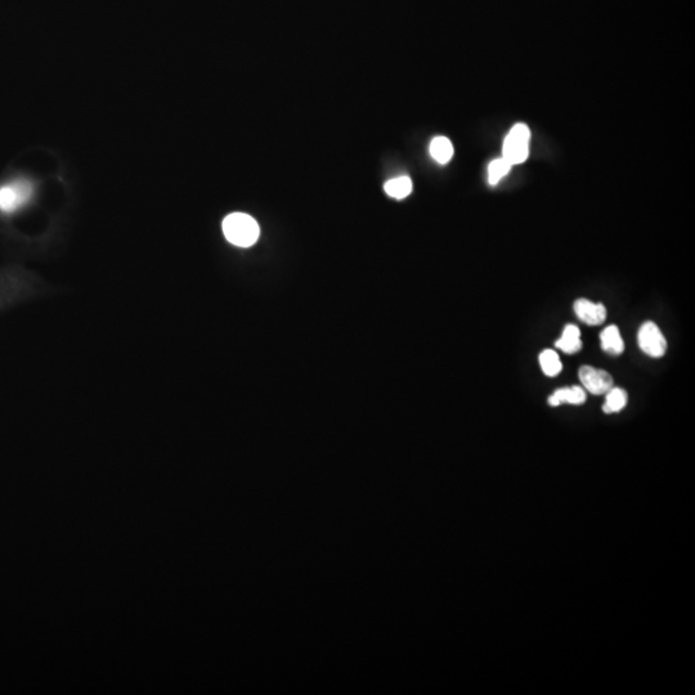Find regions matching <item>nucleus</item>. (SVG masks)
<instances>
[{"instance_id": "nucleus-1", "label": "nucleus", "mask_w": 695, "mask_h": 695, "mask_svg": "<svg viewBox=\"0 0 695 695\" xmlns=\"http://www.w3.org/2000/svg\"><path fill=\"white\" fill-rule=\"evenodd\" d=\"M223 233L232 245L250 247L258 241L261 229L253 216L233 213L223 221Z\"/></svg>"}, {"instance_id": "nucleus-2", "label": "nucleus", "mask_w": 695, "mask_h": 695, "mask_svg": "<svg viewBox=\"0 0 695 695\" xmlns=\"http://www.w3.org/2000/svg\"><path fill=\"white\" fill-rule=\"evenodd\" d=\"M530 132L525 124H516L504 142V158L511 165L521 164L530 153Z\"/></svg>"}, {"instance_id": "nucleus-3", "label": "nucleus", "mask_w": 695, "mask_h": 695, "mask_svg": "<svg viewBox=\"0 0 695 695\" xmlns=\"http://www.w3.org/2000/svg\"><path fill=\"white\" fill-rule=\"evenodd\" d=\"M32 184L25 179H17L0 187V210L11 214L27 204L32 196Z\"/></svg>"}, {"instance_id": "nucleus-4", "label": "nucleus", "mask_w": 695, "mask_h": 695, "mask_svg": "<svg viewBox=\"0 0 695 695\" xmlns=\"http://www.w3.org/2000/svg\"><path fill=\"white\" fill-rule=\"evenodd\" d=\"M638 341L641 350L649 357L661 358L667 350V341L663 332L654 322H645L641 324L638 333Z\"/></svg>"}, {"instance_id": "nucleus-5", "label": "nucleus", "mask_w": 695, "mask_h": 695, "mask_svg": "<svg viewBox=\"0 0 695 695\" xmlns=\"http://www.w3.org/2000/svg\"><path fill=\"white\" fill-rule=\"evenodd\" d=\"M579 380L586 390L593 395L605 394L610 387H613V379L610 373L591 366L581 367Z\"/></svg>"}, {"instance_id": "nucleus-6", "label": "nucleus", "mask_w": 695, "mask_h": 695, "mask_svg": "<svg viewBox=\"0 0 695 695\" xmlns=\"http://www.w3.org/2000/svg\"><path fill=\"white\" fill-rule=\"evenodd\" d=\"M577 317L589 326H599L607 318V309L603 304L593 303L587 299H578L574 303Z\"/></svg>"}, {"instance_id": "nucleus-7", "label": "nucleus", "mask_w": 695, "mask_h": 695, "mask_svg": "<svg viewBox=\"0 0 695 695\" xmlns=\"http://www.w3.org/2000/svg\"><path fill=\"white\" fill-rule=\"evenodd\" d=\"M585 402V389L581 387H561L555 390L553 394L549 397V404L553 407H558L563 403L584 404Z\"/></svg>"}, {"instance_id": "nucleus-8", "label": "nucleus", "mask_w": 695, "mask_h": 695, "mask_svg": "<svg viewBox=\"0 0 695 695\" xmlns=\"http://www.w3.org/2000/svg\"><path fill=\"white\" fill-rule=\"evenodd\" d=\"M600 341L603 350L610 356H621L624 353V339L619 329L614 324L604 329V331L601 332Z\"/></svg>"}, {"instance_id": "nucleus-9", "label": "nucleus", "mask_w": 695, "mask_h": 695, "mask_svg": "<svg viewBox=\"0 0 695 695\" xmlns=\"http://www.w3.org/2000/svg\"><path fill=\"white\" fill-rule=\"evenodd\" d=\"M555 345L567 355L578 353L582 348L579 329L577 327L576 324L565 326L564 331L561 333L560 339L555 343Z\"/></svg>"}, {"instance_id": "nucleus-10", "label": "nucleus", "mask_w": 695, "mask_h": 695, "mask_svg": "<svg viewBox=\"0 0 695 695\" xmlns=\"http://www.w3.org/2000/svg\"><path fill=\"white\" fill-rule=\"evenodd\" d=\"M605 402L603 406V411L605 413H617L622 411L627 404V393L621 387H610L605 393Z\"/></svg>"}, {"instance_id": "nucleus-11", "label": "nucleus", "mask_w": 695, "mask_h": 695, "mask_svg": "<svg viewBox=\"0 0 695 695\" xmlns=\"http://www.w3.org/2000/svg\"><path fill=\"white\" fill-rule=\"evenodd\" d=\"M430 155L435 161L447 164L453 156V146L448 138L436 137L430 143Z\"/></svg>"}, {"instance_id": "nucleus-12", "label": "nucleus", "mask_w": 695, "mask_h": 695, "mask_svg": "<svg viewBox=\"0 0 695 695\" xmlns=\"http://www.w3.org/2000/svg\"><path fill=\"white\" fill-rule=\"evenodd\" d=\"M384 190L390 198L402 200L412 192V182L408 177H399L392 181H387L384 186Z\"/></svg>"}, {"instance_id": "nucleus-13", "label": "nucleus", "mask_w": 695, "mask_h": 695, "mask_svg": "<svg viewBox=\"0 0 695 695\" xmlns=\"http://www.w3.org/2000/svg\"><path fill=\"white\" fill-rule=\"evenodd\" d=\"M539 364L544 373L550 378L559 375L563 369L560 358L558 356V353L551 349H546L539 355Z\"/></svg>"}, {"instance_id": "nucleus-14", "label": "nucleus", "mask_w": 695, "mask_h": 695, "mask_svg": "<svg viewBox=\"0 0 695 695\" xmlns=\"http://www.w3.org/2000/svg\"><path fill=\"white\" fill-rule=\"evenodd\" d=\"M511 164L507 163L505 158H497L495 161H492L490 164V167H488V181H490V184L495 186L497 184L506 174L510 172L511 169Z\"/></svg>"}]
</instances>
